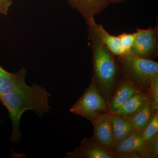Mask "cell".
<instances>
[{
	"instance_id": "1",
	"label": "cell",
	"mask_w": 158,
	"mask_h": 158,
	"mask_svg": "<svg viewBox=\"0 0 158 158\" xmlns=\"http://www.w3.org/2000/svg\"><path fill=\"white\" fill-rule=\"evenodd\" d=\"M51 95L45 88L36 83L0 95V102L9 112L12 123V132L9 138L11 143H18L21 138L20 121L25 112L31 110L40 117L49 113L48 101Z\"/></svg>"
},
{
	"instance_id": "2",
	"label": "cell",
	"mask_w": 158,
	"mask_h": 158,
	"mask_svg": "<svg viewBox=\"0 0 158 158\" xmlns=\"http://www.w3.org/2000/svg\"><path fill=\"white\" fill-rule=\"evenodd\" d=\"M93 54L92 81L108 103L121 77L117 58L103 44L91 24L88 25Z\"/></svg>"
},
{
	"instance_id": "3",
	"label": "cell",
	"mask_w": 158,
	"mask_h": 158,
	"mask_svg": "<svg viewBox=\"0 0 158 158\" xmlns=\"http://www.w3.org/2000/svg\"><path fill=\"white\" fill-rule=\"evenodd\" d=\"M121 77L133 83L138 90L147 94L152 77L158 74V62L135 55H124L117 58Z\"/></svg>"
},
{
	"instance_id": "4",
	"label": "cell",
	"mask_w": 158,
	"mask_h": 158,
	"mask_svg": "<svg viewBox=\"0 0 158 158\" xmlns=\"http://www.w3.org/2000/svg\"><path fill=\"white\" fill-rule=\"evenodd\" d=\"M70 112L91 122L100 115L110 113L107 102L92 81L83 95L71 108Z\"/></svg>"
},
{
	"instance_id": "5",
	"label": "cell",
	"mask_w": 158,
	"mask_h": 158,
	"mask_svg": "<svg viewBox=\"0 0 158 158\" xmlns=\"http://www.w3.org/2000/svg\"><path fill=\"white\" fill-rule=\"evenodd\" d=\"M135 33V41L128 54L148 59L156 57L158 52L157 26L146 30L138 29Z\"/></svg>"
},
{
	"instance_id": "6",
	"label": "cell",
	"mask_w": 158,
	"mask_h": 158,
	"mask_svg": "<svg viewBox=\"0 0 158 158\" xmlns=\"http://www.w3.org/2000/svg\"><path fill=\"white\" fill-rule=\"evenodd\" d=\"M66 158H118L112 151L104 147L93 138H84L79 147L68 152Z\"/></svg>"
},
{
	"instance_id": "7",
	"label": "cell",
	"mask_w": 158,
	"mask_h": 158,
	"mask_svg": "<svg viewBox=\"0 0 158 158\" xmlns=\"http://www.w3.org/2000/svg\"><path fill=\"white\" fill-rule=\"evenodd\" d=\"M112 115L110 113L102 114L91 122L94 128L92 138L111 151L115 146L112 128Z\"/></svg>"
},
{
	"instance_id": "8",
	"label": "cell",
	"mask_w": 158,
	"mask_h": 158,
	"mask_svg": "<svg viewBox=\"0 0 158 158\" xmlns=\"http://www.w3.org/2000/svg\"><path fill=\"white\" fill-rule=\"evenodd\" d=\"M145 142L141 133H135L116 144L112 152L118 158H143Z\"/></svg>"
},
{
	"instance_id": "9",
	"label": "cell",
	"mask_w": 158,
	"mask_h": 158,
	"mask_svg": "<svg viewBox=\"0 0 158 158\" xmlns=\"http://www.w3.org/2000/svg\"><path fill=\"white\" fill-rule=\"evenodd\" d=\"M69 6L76 9L86 21L87 25L94 21V16L99 15L110 4L108 0H66Z\"/></svg>"
},
{
	"instance_id": "10",
	"label": "cell",
	"mask_w": 158,
	"mask_h": 158,
	"mask_svg": "<svg viewBox=\"0 0 158 158\" xmlns=\"http://www.w3.org/2000/svg\"><path fill=\"white\" fill-rule=\"evenodd\" d=\"M138 91L140 90L133 83L121 77L108 102L110 113L114 114L125 102Z\"/></svg>"
},
{
	"instance_id": "11",
	"label": "cell",
	"mask_w": 158,
	"mask_h": 158,
	"mask_svg": "<svg viewBox=\"0 0 158 158\" xmlns=\"http://www.w3.org/2000/svg\"><path fill=\"white\" fill-rule=\"evenodd\" d=\"M27 69L22 67L15 73L5 70L0 65V95L13 92L27 85L25 82Z\"/></svg>"
},
{
	"instance_id": "12",
	"label": "cell",
	"mask_w": 158,
	"mask_h": 158,
	"mask_svg": "<svg viewBox=\"0 0 158 158\" xmlns=\"http://www.w3.org/2000/svg\"><path fill=\"white\" fill-rule=\"evenodd\" d=\"M112 128L115 146L123 140L135 133L131 116L113 114Z\"/></svg>"
},
{
	"instance_id": "13",
	"label": "cell",
	"mask_w": 158,
	"mask_h": 158,
	"mask_svg": "<svg viewBox=\"0 0 158 158\" xmlns=\"http://www.w3.org/2000/svg\"><path fill=\"white\" fill-rule=\"evenodd\" d=\"M89 24L92 25L102 42L114 56H121L128 54L127 51L123 47L117 36L109 34L102 25L97 23L95 21Z\"/></svg>"
},
{
	"instance_id": "14",
	"label": "cell",
	"mask_w": 158,
	"mask_h": 158,
	"mask_svg": "<svg viewBox=\"0 0 158 158\" xmlns=\"http://www.w3.org/2000/svg\"><path fill=\"white\" fill-rule=\"evenodd\" d=\"M156 111L152 107L151 100L148 94L147 101L144 106L137 113L131 116L133 127L136 133H141L144 130L151 120Z\"/></svg>"
},
{
	"instance_id": "15",
	"label": "cell",
	"mask_w": 158,
	"mask_h": 158,
	"mask_svg": "<svg viewBox=\"0 0 158 158\" xmlns=\"http://www.w3.org/2000/svg\"><path fill=\"white\" fill-rule=\"evenodd\" d=\"M147 98L148 94L138 91L125 102L114 114L123 116H133L144 106Z\"/></svg>"
},
{
	"instance_id": "16",
	"label": "cell",
	"mask_w": 158,
	"mask_h": 158,
	"mask_svg": "<svg viewBox=\"0 0 158 158\" xmlns=\"http://www.w3.org/2000/svg\"><path fill=\"white\" fill-rule=\"evenodd\" d=\"M158 157V134L146 141L143 152V158Z\"/></svg>"
},
{
	"instance_id": "17",
	"label": "cell",
	"mask_w": 158,
	"mask_h": 158,
	"mask_svg": "<svg viewBox=\"0 0 158 158\" xmlns=\"http://www.w3.org/2000/svg\"><path fill=\"white\" fill-rule=\"evenodd\" d=\"M142 137L145 141L158 134V111H156L152 118L147 126L141 132Z\"/></svg>"
},
{
	"instance_id": "18",
	"label": "cell",
	"mask_w": 158,
	"mask_h": 158,
	"mask_svg": "<svg viewBox=\"0 0 158 158\" xmlns=\"http://www.w3.org/2000/svg\"><path fill=\"white\" fill-rule=\"evenodd\" d=\"M155 111L158 110V74L152 77L148 92Z\"/></svg>"
},
{
	"instance_id": "19",
	"label": "cell",
	"mask_w": 158,
	"mask_h": 158,
	"mask_svg": "<svg viewBox=\"0 0 158 158\" xmlns=\"http://www.w3.org/2000/svg\"><path fill=\"white\" fill-rule=\"evenodd\" d=\"M135 32L133 34L123 33L117 36L118 39L120 40L122 44L127 51L128 54L130 49L132 46L133 43L135 41Z\"/></svg>"
},
{
	"instance_id": "20",
	"label": "cell",
	"mask_w": 158,
	"mask_h": 158,
	"mask_svg": "<svg viewBox=\"0 0 158 158\" xmlns=\"http://www.w3.org/2000/svg\"><path fill=\"white\" fill-rule=\"evenodd\" d=\"M12 4V0H0V13L7 15Z\"/></svg>"
},
{
	"instance_id": "21",
	"label": "cell",
	"mask_w": 158,
	"mask_h": 158,
	"mask_svg": "<svg viewBox=\"0 0 158 158\" xmlns=\"http://www.w3.org/2000/svg\"><path fill=\"white\" fill-rule=\"evenodd\" d=\"M108 1L110 3H117L123 2L124 0H108Z\"/></svg>"
}]
</instances>
